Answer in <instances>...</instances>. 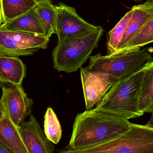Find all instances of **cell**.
Masks as SVG:
<instances>
[{
  "label": "cell",
  "mask_w": 153,
  "mask_h": 153,
  "mask_svg": "<svg viewBox=\"0 0 153 153\" xmlns=\"http://www.w3.org/2000/svg\"><path fill=\"white\" fill-rule=\"evenodd\" d=\"M132 123L118 116L97 110H86L75 117L69 151L92 147L116 138L130 128Z\"/></svg>",
  "instance_id": "obj_1"
},
{
  "label": "cell",
  "mask_w": 153,
  "mask_h": 153,
  "mask_svg": "<svg viewBox=\"0 0 153 153\" xmlns=\"http://www.w3.org/2000/svg\"><path fill=\"white\" fill-rule=\"evenodd\" d=\"M144 67L116 81L94 109L128 120L143 115L139 110L138 101Z\"/></svg>",
  "instance_id": "obj_2"
},
{
  "label": "cell",
  "mask_w": 153,
  "mask_h": 153,
  "mask_svg": "<svg viewBox=\"0 0 153 153\" xmlns=\"http://www.w3.org/2000/svg\"><path fill=\"white\" fill-rule=\"evenodd\" d=\"M103 33L102 27L98 26L86 35L58 42L52 52L54 68L68 74L76 71L98 47Z\"/></svg>",
  "instance_id": "obj_3"
},
{
  "label": "cell",
  "mask_w": 153,
  "mask_h": 153,
  "mask_svg": "<svg viewBox=\"0 0 153 153\" xmlns=\"http://www.w3.org/2000/svg\"><path fill=\"white\" fill-rule=\"evenodd\" d=\"M152 48H136L108 55L101 53L90 56L86 69L107 74L116 81L129 76L143 69L153 59Z\"/></svg>",
  "instance_id": "obj_4"
},
{
  "label": "cell",
  "mask_w": 153,
  "mask_h": 153,
  "mask_svg": "<svg viewBox=\"0 0 153 153\" xmlns=\"http://www.w3.org/2000/svg\"><path fill=\"white\" fill-rule=\"evenodd\" d=\"M57 153H153L152 120L146 125L132 123L123 134L92 147Z\"/></svg>",
  "instance_id": "obj_5"
},
{
  "label": "cell",
  "mask_w": 153,
  "mask_h": 153,
  "mask_svg": "<svg viewBox=\"0 0 153 153\" xmlns=\"http://www.w3.org/2000/svg\"><path fill=\"white\" fill-rule=\"evenodd\" d=\"M49 39L45 36L0 30V55L28 56L47 48Z\"/></svg>",
  "instance_id": "obj_6"
},
{
  "label": "cell",
  "mask_w": 153,
  "mask_h": 153,
  "mask_svg": "<svg viewBox=\"0 0 153 153\" xmlns=\"http://www.w3.org/2000/svg\"><path fill=\"white\" fill-rule=\"evenodd\" d=\"M55 6L57 11L55 34L58 42L86 35L98 28L80 17L74 7L61 2Z\"/></svg>",
  "instance_id": "obj_7"
},
{
  "label": "cell",
  "mask_w": 153,
  "mask_h": 153,
  "mask_svg": "<svg viewBox=\"0 0 153 153\" xmlns=\"http://www.w3.org/2000/svg\"><path fill=\"white\" fill-rule=\"evenodd\" d=\"M81 77L86 110L101 101L116 80L104 73L81 68Z\"/></svg>",
  "instance_id": "obj_8"
},
{
  "label": "cell",
  "mask_w": 153,
  "mask_h": 153,
  "mask_svg": "<svg viewBox=\"0 0 153 153\" xmlns=\"http://www.w3.org/2000/svg\"><path fill=\"white\" fill-rule=\"evenodd\" d=\"M2 91L0 100L12 122L19 126L31 114L33 100L28 97L21 85L4 86Z\"/></svg>",
  "instance_id": "obj_9"
},
{
  "label": "cell",
  "mask_w": 153,
  "mask_h": 153,
  "mask_svg": "<svg viewBox=\"0 0 153 153\" xmlns=\"http://www.w3.org/2000/svg\"><path fill=\"white\" fill-rule=\"evenodd\" d=\"M18 130L29 153H54L55 147L48 140L33 115L18 126Z\"/></svg>",
  "instance_id": "obj_10"
},
{
  "label": "cell",
  "mask_w": 153,
  "mask_h": 153,
  "mask_svg": "<svg viewBox=\"0 0 153 153\" xmlns=\"http://www.w3.org/2000/svg\"><path fill=\"white\" fill-rule=\"evenodd\" d=\"M0 141L14 153H29L18 130L0 100Z\"/></svg>",
  "instance_id": "obj_11"
},
{
  "label": "cell",
  "mask_w": 153,
  "mask_h": 153,
  "mask_svg": "<svg viewBox=\"0 0 153 153\" xmlns=\"http://www.w3.org/2000/svg\"><path fill=\"white\" fill-rule=\"evenodd\" d=\"M132 9L133 13L130 20L117 50L115 53L122 51L128 42L153 17V0H148L144 3L134 5Z\"/></svg>",
  "instance_id": "obj_12"
},
{
  "label": "cell",
  "mask_w": 153,
  "mask_h": 153,
  "mask_svg": "<svg viewBox=\"0 0 153 153\" xmlns=\"http://www.w3.org/2000/svg\"><path fill=\"white\" fill-rule=\"evenodd\" d=\"M26 73V65L19 57L0 55V82L21 85Z\"/></svg>",
  "instance_id": "obj_13"
},
{
  "label": "cell",
  "mask_w": 153,
  "mask_h": 153,
  "mask_svg": "<svg viewBox=\"0 0 153 153\" xmlns=\"http://www.w3.org/2000/svg\"><path fill=\"white\" fill-rule=\"evenodd\" d=\"M0 30L46 36L35 8L24 15L2 24Z\"/></svg>",
  "instance_id": "obj_14"
},
{
  "label": "cell",
  "mask_w": 153,
  "mask_h": 153,
  "mask_svg": "<svg viewBox=\"0 0 153 153\" xmlns=\"http://www.w3.org/2000/svg\"><path fill=\"white\" fill-rule=\"evenodd\" d=\"M138 108L142 113L153 112V61L144 67L143 75L140 87Z\"/></svg>",
  "instance_id": "obj_15"
},
{
  "label": "cell",
  "mask_w": 153,
  "mask_h": 153,
  "mask_svg": "<svg viewBox=\"0 0 153 153\" xmlns=\"http://www.w3.org/2000/svg\"><path fill=\"white\" fill-rule=\"evenodd\" d=\"M37 4L32 0H0L4 23L26 14L35 9Z\"/></svg>",
  "instance_id": "obj_16"
},
{
  "label": "cell",
  "mask_w": 153,
  "mask_h": 153,
  "mask_svg": "<svg viewBox=\"0 0 153 153\" xmlns=\"http://www.w3.org/2000/svg\"><path fill=\"white\" fill-rule=\"evenodd\" d=\"M35 10L44 30L46 36L50 38L56 33L57 11L55 5L49 1L37 4Z\"/></svg>",
  "instance_id": "obj_17"
},
{
  "label": "cell",
  "mask_w": 153,
  "mask_h": 153,
  "mask_svg": "<svg viewBox=\"0 0 153 153\" xmlns=\"http://www.w3.org/2000/svg\"><path fill=\"white\" fill-rule=\"evenodd\" d=\"M132 13L133 10L131 9L108 34L107 39V55L115 53L117 50L130 20Z\"/></svg>",
  "instance_id": "obj_18"
},
{
  "label": "cell",
  "mask_w": 153,
  "mask_h": 153,
  "mask_svg": "<svg viewBox=\"0 0 153 153\" xmlns=\"http://www.w3.org/2000/svg\"><path fill=\"white\" fill-rule=\"evenodd\" d=\"M45 136L49 142L57 144L62 137V130L60 122L51 108H48L44 117Z\"/></svg>",
  "instance_id": "obj_19"
},
{
  "label": "cell",
  "mask_w": 153,
  "mask_h": 153,
  "mask_svg": "<svg viewBox=\"0 0 153 153\" xmlns=\"http://www.w3.org/2000/svg\"><path fill=\"white\" fill-rule=\"evenodd\" d=\"M153 41V17H152L128 42L121 52L134 48H140L152 43Z\"/></svg>",
  "instance_id": "obj_20"
},
{
  "label": "cell",
  "mask_w": 153,
  "mask_h": 153,
  "mask_svg": "<svg viewBox=\"0 0 153 153\" xmlns=\"http://www.w3.org/2000/svg\"><path fill=\"white\" fill-rule=\"evenodd\" d=\"M0 153H14L0 141Z\"/></svg>",
  "instance_id": "obj_21"
},
{
  "label": "cell",
  "mask_w": 153,
  "mask_h": 153,
  "mask_svg": "<svg viewBox=\"0 0 153 153\" xmlns=\"http://www.w3.org/2000/svg\"><path fill=\"white\" fill-rule=\"evenodd\" d=\"M4 23L3 17L2 13L0 6V26Z\"/></svg>",
  "instance_id": "obj_22"
},
{
  "label": "cell",
  "mask_w": 153,
  "mask_h": 153,
  "mask_svg": "<svg viewBox=\"0 0 153 153\" xmlns=\"http://www.w3.org/2000/svg\"><path fill=\"white\" fill-rule=\"evenodd\" d=\"M36 2L38 4L39 3L41 2L44 1H49L52 2V0H32Z\"/></svg>",
  "instance_id": "obj_23"
},
{
  "label": "cell",
  "mask_w": 153,
  "mask_h": 153,
  "mask_svg": "<svg viewBox=\"0 0 153 153\" xmlns=\"http://www.w3.org/2000/svg\"><path fill=\"white\" fill-rule=\"evenodd\" d=\"M133 1H134L135 2H138L141 1H143V0H133Z\"/></svg>",
  "instance_id": "obj_24"
}]
</instances>
